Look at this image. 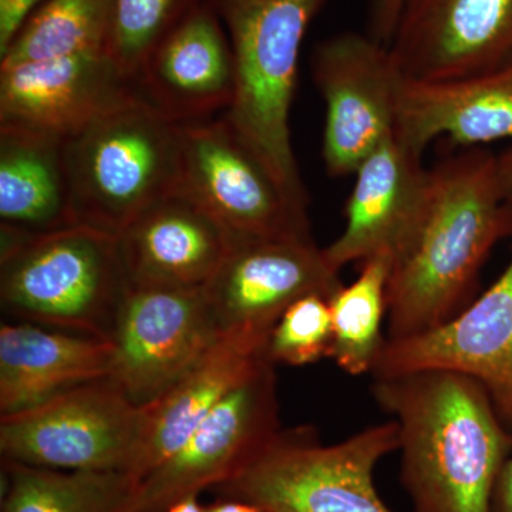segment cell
Here are the masks:
<instances>
[{"label": "cell", "mask_w": 512, "mask_h": 512, "mask_svg": "<svg viewBox=\"0 0 512 512\" xmlns=\"http://www.w3.org/2000/svg\"><path fill=\"white\" fill-rule=\"evenodd\" d=\"M312 235L232 241L205 296L221 332L237 328L272 330L282 313L308 295L332 298L342 288Z\"/></svg>", "instance_id": "cell-13"}, {"label": "cell", "mask_w": 512, "mask_h": 512, "mask_svg": "<svg viewBox=\"0 0 512 512\" xmlns=\"http://www.w3.org/2000/svg\"><path fill=\"white\" fill-rule=\"evenodd\" d=\"M2 512H119L133 491L121 471H62L2 460Z\"/></svg>", "instance_id": "cell-23"}, {"label": "cell", "mask_w": 512, "mask_h": 512, "mask_svg": "<svg viewBox=\"0 0 512 512\" xmlns=\"http://www.w3.org/2000/svg\"><path fill=\"white\" fill-rule=\"evenodd\" d=\"M63 140L0 126V229L42 235L76 225Z\"/></svg>", "instance_id": "cell-22"}, {"label": "cell", "mask_w": 512, "mask_h": 512, "mask_svg": "<svg viewBox=\"0 0 512 512\" xmlns=\"http://www.w3.org/2000/svg\"><path fill=\"white\" fill-rule=\"evenodd\" d=\"M43 2L45 0H0V55L8 49L30 13Z\"/></svg>", "instance_id": "cell-29"}, {"label": "cell", "mask_w": 512, "mask_h": 512, "mask_svg": "<svg viewBox=\"0 0 512 512\" xmlns=\"http://www.w3.org/2000/svg\"><path fill=\"white\" fill-rule=\"evenodd\" d=\"M128 285L205 288L231 249V235L191 195H165L117 237Z\"/></svg>", "instance_id": "cell-19"}, {"label": "cell", "mask_w": 512, "mask_h": 512, "mask_svg": "<svg viewBox=\"0 0 512 512\" xmlns=\"http://www.w3.org/2000/svg\"><path fill=\"white\" fill-rule=\"evenodd\" d=\"M512 237L497 156L468 148L429 170L419 221L394 255L387 285V340L409 338L456 316L485 259Z\"/></svg>", "instance_id": "cell-1"}, {"label": "cell", "mask_w": 512, "mask_h": 512, "mask_svg": "<svg viewBox=\"0 0 512 512\" xmlns=\"http://www.w3.org/2000/svg\"><path fill=\"white\" fill-rule=\"evenodd\" d=\"M393 256H373L360 264V274L343 285L329 299L332 315V349L336 365L352 376L372 372L377 356L386 343L383 323L387 319V285Z\"/></svg>", "instance_id": "cell-24"}, {"label": "cell", "mask_w": 512, "mask_h": 512, "mask_svg": "<svg viewBox=\"0 0 512 512\" xmlns=\"http://www.w3.org/2000/svg\"><path fill=\"white\" fill-rule=\"evenodd\" d=\"M275 365L265 360L183 446L133 488L119 512H161L238 474L281 431Z\"/></svg>", "instance_id": "cell-8"}, {"label": "cell", "mask_w": 512, "mask_h": 512, "mask_svg": "<svg viewBox=\"0 0 512 512\" xmlns=\"http://www.w3.org/2000/svg\"><path fill=\"white\" fill-rule=\"evenodd\" d=\"M205 512H268L251 501L238 500V498L221 497L208 507Z\"/></svg>", "instance_id": "cell-32"}, {"label": "cell", "mask_w": 512, "mask_h": 512, "mask_svg": "<svg viewBox=\"0 0 512 512\" xmlns=\"http://www.w3.org/2000/svg\"><path fill=\"white\" fill-rule=\"evenodd\" d=\"M419 370L473 377L512 430V256L500 278L447 322L409 338L386 339L370 375L380 379Z\"/></svg>", "instance_id": "cell-12"}, {"label": "cell", "mask_w": 512, "mask_h": 512, "mask_svg": "<svg viewBox=\"0 0 512 512\" xmlns=\"http://www.w3.org/2000/svg\"><path fill=\"white\" fill-rule=\"evenodd\" d=\"M127 286L113 235L83 225L42 235L0 229V305L13 322L111 342Z\"/></svg>", "instance_id": "cell-5"}, {"label": "cell", "mask_w": 512, "mask_h": 512, "mask_svg": "<svg viewBox=\"0 0 512 512\" xmlns=\"http://www.w3.org/2000/svg\"><path fill=\"white\" fill-rule=\"evenodd\" d=\"M204 0H113L106 50L136 82L147 57Z\"/></svg>", "instance_id": "cell-26"}, {"label": "cell", "mask_w": 512, "mask_h": 512, "mask_svg": "<svg viewBox=\"0 0 512 512\" xmlns=\"http://www.w3.org/2000/svg\"><path fill=\"white\" fill-rule=\"evenodd\" d=\"M143 427L144 407L104 377L26 412L0 416V454L26 466L130 476Z\"/></svg>", "instance_id": "cell-7"}, {"label": "cell", "mask_w": 512, "mask_h": 512, "mask_svg": "<svg viewBox=\"0 0 512 512\" xmlns=\"http://www.w3.org/2000/svg\"><path fill=\"white\" fill-rule=\"evenodd\" d=\"M332 339L329 299L308 295L282 313L269 335L266 353L274 365H313L330 356Z\"/></svg>", "instance_id": "cell-27"}, {"label": "cell", "mask_w": 512, "mask_h": 512, "mask_svg": "<svg viewBox=\"0 0 512 512\" xmlns=\"http://www.w3.org/2000/svg\"><path fill=\"white\" fill-rule=\"evenodd\" d=\"M403 3L404 0H370L367 10V35L389 47Z\"/></svg>", "instance_id": "cell-28"}, {"label": "cell", "mask_w": 512, "mask_h": 512, "mask_svg": "<svg viewBox=\"0 0 512 512\" xmlns=\"http://www.w3.org/2000/svg\"><path fill=\"white\" fill-rule=\"evenodd\" d=\"M136 93L107 50L0 66V126L66 138Z\"/></svg>", "instance_id": "cell-15"}, {"label": "cell", "mask_w": 512, "mask_h": 512, "mask_svg": "<svg viewBox=\"0 0 512 512\" xmlns=\"http://www.w3.org/2000/svg\"><path fill=\"white\" fill-rule=\"evenodd\" d=\"M389 49L413 82L500 69L512 63V0H404Z\"/></svg>", "instance_id": "cell-14"}, {"label": "cell", "mask_w": 512, "mask_h": 512, "mask_svg": "<svg viewBox=\"0 0 512 512\" xmlns=\"http://www.w3.org/2000/svg\"><path fill=\"white\" fill-rule=\"evenodd\" d=\"M113 0H45L0 55V66L106 50Z\"/></svg>", "instance_id": "cell-25"}, {"label": "cell", "mask_w": 512, "mask_h": 512, "mask_svg": "<svg viewBox=\"0 0 512 512\" xmlns=\"http://www.w3.org/2000/svg\"><path fill=\"white\" fill-rule=\"evenodd\" d=\"M138 93L178 124L227 113L235 94L231 40L211 0L178 22L147 57L136 77Z\"/></svg>", "instance_id": "cell-16"}, {"label": "cell", "mask_w": 512, "mask_h": 512, "mask_svg": "<svg viewBox=\"0 0 512 512\" xmlns=\"http://www.w3.org/2000/svg\"><path fill=\"white\" fill-rule=\"evenodd\" d=\"M421 156L393 136L359 165L346 202L345 228L323 248L333 269L340 272L376 255L394 258L403 248L419 221L429 183Z\"/></svg>", "instance_id": "cell-17"}, {"label": "cell", "mask_w": 512, "mask_h": 512, "mask_svg": "<svg viewBox=\"0 0 512 512\" xmlns=\"http://www.w3.org/2000/svg\"><path fill=\"white\" fill-rule=\"evenodd\" d=\"M271 332L252 326L222 332L167 392L143 406V434L130 473L136 485L173 456L202 420L269 359Z\"/></svg>", "instance_id": "cell-18"}, {"label": "cell", "mask_w": 512, "mask_h": 512, "mask_svg": "<svg viewBox=\"0 0 512 512\" xmlns=\"http://www.w3.org/2000/svg\"><path fill=\"white\" fill-rule=\"evenodd\" d=\"M200 495H191V497L183 498V500L175 501V503L168 505L161 512H205V507H202L198 501Z\"/></svg>", "instance_id": "cell-33"}, {"label": "cell", "mask_w": 512, "mask_h": 512, "mask_svg": "<svg viewBox=\"0 0 512 512\" xmlns=\"http://www.w3.org/2000/svg\"><path fill=\"white\" fill-rule=\"evenodd\" d=\"M63 151L74 222L116 238L183 183V124L140 93L64 138Z\"/></svg>", "instance_id": "cell-3"}, {"label": "cell", "mask_w": 512, "mask_h": 512, "mask_svg": "<svg viewBox=\"0 0 512 512\" xmlns=\"http://www.w3.org/2000/svg\"><path fill=\"white\" fill-rule=\"evenodd\" d=\"M491 512H512V454L505 461L495 483Z\"/></svg>", "instance_id": "cell-30"}, {"label": "cell", "mask_w": 512, "mask_h": 512, "mask_svg": "<svg viewBox=\"0 0 512 512\" xmlns=\"http://www.w3.org/2000/svg\"><path fill=\"white\" fill-rule=\"evenodd\" d=\"M204 288L128 285L111 343V379L146 406L167 392L220 338Z\"/></svg>", "instance_id": "cell-11"}, {"label": "cell", "mask_w": 512, "mask_h": 512, "mask_svg": "<svg viewBox=\"0 0 512 512\" xmlns=\"http://www.w3.org/2000/svg\"><path fill=\"white\" fill-rule=\"evenodd\" d=\"M113 359L110 340L5 320L0 326V416L26 412L110 377Z\"/></svg>", "instance_id": "cell-21"}, {"label": "cell", "mask_w": 512, "mask_h": 512, "mask_svg": "<svg viewBox=\"0 0 512 512\" xmlns=\"http://www.w3.org/2000/svg\"><path fill=\"white\" fill-rule=\"evenodd\" d=\"M497 173L505 200L512 204V146L497 156Z\"/></svg>", "instance_id": "cell-31"}, {"label": "cell", "mask_w": 512, "mask_h": 512, "mask_svg": "<svg viewBox=\"0 0 512 512\" xmlns=\"http://www.w3.org/2000/svg\"><path fill=\"white\" fill-rule=\"evenodd\" d=\"M394 136L420 154L440 137L467 148L512 140V63L443 82L404 80Z\"/></svg>", "instance_id": "cell-20"}, {"label": "cell", "mask_w": 512, "mask_h": 512, "mask_svg": "<svg viewBox=\"0 0 512 512\" xmlns=\"http://www.w3.org/2000/svg\"><path fill=\"white\" fill-rule=\"evenodd\" d=\"M211 2L234 53L235 94L224 117L289 197L306 207L289 117L303 40L328 0Z\"/></svg>", "instance_id": "cell-4"}, {"label": "cell", "mask_w": 512, "mask_h": 512, "mask_svg": "<svg viewBox=\"0 0 512 512\" xmlns=\"http://www.w3.org/2000/svg\"><path fill=\"white\" fill-rule=\"evenodd\" d=\"M181 188L232 241L311 235L306 208L289 197L224 116L183 124Z\"/></svg>", "instance_id": "cell-10"}, {"label": "cell", "mask_w": 512, "mask_h": 512, "mask_svg": "<svg viewBox=\"0 0 512 512\" xmlns=\"http://www.w3.org/2000/svg\"><path fill=\"white\" fill-rule=\"evenodd\" d=\"M399 447L394 420L335 444H322L312 427L281 430L215 490L268 512H393L377 493L375 470Z\"/></svg>", "instance_id": "cell-6"}, {"label": "cell", "mask_w": 512, "mask_h": 512, "mask_svg": "<svg viewBox=\"0 0 512 512\" xmlns=\"http://www.w3.org/2000/svg\"><path fill=\"white\" fill-rule=\"evenodd\" d=\"M372 392L399 426L402 483L414 512H491L512 430L483 384L419 370L373 379Z\"/></svg>", "instance_id": "cell-2"}, {"label": "cell", "mask_w": 512, "mask_h": 512, "mask_svg": "<svg viewBox=\"0 0 512 512\" xmlns=\"http://www.w3.org/2000/svg\"><path fill=\"white\" fill-rule=\"evenodd\" d=\"M313 82L325 101L323 161L333 177L355 174L394 136L404 74L389 47L367 33H340L312 53Z\"/></svg>", "instance_id": "cell-9"}]
</instances>
